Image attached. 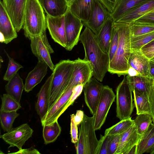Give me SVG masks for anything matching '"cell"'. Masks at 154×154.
<instances>
[{
    "label": "cell",
    "instance_id": "1",
    "mask_svg": "<svg viewBox=\"0 0 154 154\" xmlns=\"http://www.w3.org/2000/svg\"><path fill=\"white\" fill-rule=\"evenodd\" d=\"M84 49V59L88 61L93 71V76L100 82L103 81L108 71L109 64V54L99 45L96 35L85 27L79 38Z\"/></svg>",
    "mask_w": 154,
    "mask_h": 154
},
{
    "label": "cell",
    "instance_id": "2",
    "mask_svg": "<svg viewBox=\"0 0 154 154\" xmlns=\"http://www.w3.org/2000/svg\"><path fill=\"white\" fill-rule=\"evenodd\" d=\"M114 22L119 31V43L116 54L109 63L108 72L120 77L128 74V60L131 52V34L130 23Z\"/></svg>",
    "mask_w": 154,
    "mask_h": 154
},
{
    "label": "cell",
    "instance_id": "3",
    "mask_svg": "<svg viewBox=\"0 0 154 154\" xmlns=\"http://www.w3.org/2000/svg\"><path fill=\"white\" fill-rule=\"evenodd\" d=\"M23 28L29 39L46 32V16L38 0H28L25 9Z\"/></svg>",
    "mask_w": 154,
    "mask_h": 154
},
{
    "label": "cell",
    "instance_id": "4",
    "mask_svg": "<svg viewBox=\"0 0 154 154\" xmlns=\"http://www.w3.org/2000/svg\"><path fill=\"white\" fill-rule=\"evenodd\" d=\"M73 69V60L69 59L61 60L55 66L51 74L48 111L66 88L71 79Z\"/></svg>",
    "mask_w": 154,
    "mask_h": 154
},
{
    "label": "cell",
    "instance_id": "5",
    "mask_svg": "<svg viewBox=\"0 0 154 154\" xmlns=\"http://www.w3.org/2000/svg\"><path fill=\"white\" fill-rule=\"evenodd\" d=\"M94 116L84 114L79 128L78 141L75 145L77 154H98L100 140L97 138L94 125Z\"/></svg>",
    "mask_w": 154,
    "mask_h": 154
},
{
    "label": "cell",
    "instance_id": "6",
    "mask_svg": "<svg viewBox=\"0 0 154 154\" xmlns=\"http://www.w3.org/2000/svg\"><path fill=\"white\" fill-rule=\"evenodd\" d=\"M132 92L124 76L116 90V117L120 120L130 118L133 111Z\"/></svg>",
    "mask_w": 154,
    "mask_h": 154
},
{
    "label": "cell",
    "instance_id": "7",
    "mask_svg": "<svg viewBox=\"0 0 154 154\" xmlns=\"http://www.w3.org/2000/svg\"><path fill=\"white\" fill-rule=\"evenodd\" d=\"M116 98L112 89L108 85L103 86L94 116L95 130H100L105 122L108 112Z\"/></svg>",
    "mask_w": 154,
    "mask_h": 154
},
{
    "label": "cell",
    "instance_id": "8",
    "mask_svg": "<svg viewBox=\"0 0 154 154\" xmlns=\"http://www.w3.org/2000/svg\"><path fill=\"white\" fill-rule=\"evenodd\" d=\"M66 39V50L70 51L79 41L81 32L84 26L82 21L74 15L68 8L64 14Z\"/></svg>",
    "mask_w": 154,
    "mask_h": 154
},
{
    "label": "cell",
    "instance_id": "9",
    "mask_svg": "<svg viewBox=\"0 0 154 154\" xmlns=\"http://www.w3.org/2000/svg\"><path fill=\"white\" fill-rule=\"evenodd\" d=\"M73 62V73L65 90L72 89L79 85H85L93 76L92 69L88 61L84 59H82L78 58Z\"/></svg>",
    "mask_w": 154,
    "mask_h": 154
},
{
    "label": "cell",
    "instance_id": "10",
    "mask_svg": "<svg viewBox=\"0 0 154 154\" xmlns=\"http://www.w3.org/2000/svg\"><path fill=\"white\" fill-rule=\"evenodd\" d=\"M33 132L29 125L25 123L13 128L10 131L1 135L0 138L10 145L9 148L16 146L20 150L26 141L32 137Z\"/></svg>",
    "mask_w": 154,
    "mask_h": 154
},
{
    "label": "cell",
    "instance_id": "11",
    "mask_svg": "<svg viewBox=\"0 0 154 154\" xmlns=\"http://www.w3.org/2000/svg\"><path fill=\"white\" fill-rule=\"evenodd\" d=\"M28 0H3V5L17 32L23 28Z\"/></svg>",
    "mask_w": 154,
    "mask_h": 154
},
{
    "label": "cell",
    "instance_id": "12",
    "mask_svg": "<svg viewBox=\"0 0 154 154\" xmlns=\"http://www.w3.org/2000/svg\"><path fill=\"white\" fill-rule=\"evenodd\" d=\"M111 16V13L100 2L94 0L89 20L82 22L85 27H88L97 35L106 21Z\"/></svg>",
    "mask_w": 154,
    "mask_h": 154
},
{
    "label": "cell",
    "instance_id": "13",
    "mask_svg": "<svg viewBox=\"0 0 154 154\" xmlns=\"http://www.w3.org/2000/svg\"><path fill=\"white\" fill-rule=\"evenodd\" d=\"M99 82L93 76L83 88L85 103L93 115L96 112L104 86Z\"/></svg>",
    "mask_w": 154,
    "mask_h": 154
},
{
    "label": "cell",
    "instance_id": "14",
    "mask_svg": "<svg viewBox=\"0 0 154 154\" xmlns=\"http://www.w3.org/2000/svg\"><path fill=\"white\" fill-rule=\"evenodd\" d=\"M30 40L31 51L33 54L37 57L38 61L47 64L53 71L55 65L52 62L50 54L54 53V51L48 42L44 41L41 35L33 37Z\"/></svg>",
    "mask_w": 154,
    "mask_h": 154
},
{
    "label": "cell",
    "instance_id": "15",
    "mask_svg": "<svg viewBox=\"0 0 154 154\" xmlns=\"http://www.w3.org/2000/svg\"><path fill=\"white\" fill-rule=\"evenodd\" d=\"M47 29L54 41L65 48L66 45L64 15L54 17L47 14Z\"/></svg>",
    "mask_w": 154,
    "mask_h": 154
},
{
    "label": "cell",
    "instance_id": "16",
    "mask_svg": "<svg viewBox=\"0 0 154 154\" xmlns=\"http://www.w3.org/2000/svg\"><path fill=\"white\" fill-rule=\"evenodd\" d=\"M72 89L65 90L41 120L42 126L49 125L58 120L65 111V108L72 93Z\"/></svg>",
    "mask_w": 154,
    "mask_h": 154
},
{
    "label": "cell",
    "instance_id": "17",
    "mask_svg": "<svg viewBox=\"0 0 154 154\" xmlns=\"http://www.w3.org/2000/svg\"><path fill=\"white\" fill-rule=\"evenodd\" d=\"M0 42L7 44L17 37L15 29L2 1L0 2Z\"/></svg>",
    "mask_w": 154,
    "mask_h": 154
},
{
    "label": "cell",
    "instance_id": "18",
    "mask_svg": "<svg viewBox=\"0 0 154 154\" xmlns=\"http://www.w3.org/2000/svg\"><path fill=\"white\" fill-rule=\"evenodd\" d=\"M140 139L134 124L121 134L119 145L115 154H128L131 149L137 145Z\"/></svg>",
    "mask_w": 154,
    "mask_h": 154
},
{
    "label": "cell",
    "instance_id": "19",
    "mask_svg": "<svg viewBox=\"0 0 154 154\" xmlns=\"http://www.w3.org/2000/svg\"><path fill=\"white\" fill-rule=\"evenodd\" d=\"M149 59L144 55L140 50L131 51L128 60L129 67L135 70L139 74L148 76Z\"/></svg>",
    "mask_w": 154,
    "mask_h": 154
},
{
    "label": "cell",
    "instance_id": "20",
    "mask_svg": "<svg viewBox=\"0 0 154 154\" xmlns=\"http://www.w3.org/2000/svg\"><path fill=\"white\" fill-rule=\"evenodd\" d=\"M48 65L38 61L34 68L28 74L24 85V90L27 92L32 91L34 88L40 83L46 75Z\"/></svg>",
    "mask_w": 154,
    "mask_h": 154
},
{
    "label": "cell",
    "instance_id": "21",
    "mask_svg": "<svg viewBox=\"0 0 154 154\" xmlns=\"http://www.w3.org/2000/svg\"><path fill=\"white\" fill-rule=\"evenodd\" d=\"M154 9V0H149L131 8L117 21L130 23Z\"/></svg>",
    "mask_w": 154,
    "mask_h": 154
},
{
    "label": "cell",
    "instance_id": "22",
    "mask_svg": "<svg viewBox=\"0 0 154 154\" xmlns=\"http://www.w3.org/2000/svg\"><path fill=\"white\" fill-rule=\"evenodd\" d=\"M93 2L94 0H73L68 8L82 21L86 22L89 19Z\"/></svg>",
    "mask_w": 154,
    "mask_h": 154
},
{
    "label": "cell",
    "instance_id": "23",
    "mask_svg": "<svg viewBox=\"0 0 154 154\" xmlns=\"http://www.w3.org/2000/svg\"><path fill=\"white\" fill-rule=\"evenodd\" d=\"M52 78L51 75L42 86L37 95L35 109L41 120L45 117L48 111L49 89Z\"/></svg>",
    "mask_w": 154,
    "mask_h": 154
},
{
    "label": "cell",
    "instance_id": "24",
    "mask_svg": "<svg viewBox=\"0 0 154 154\" xmlns=\"http://www.w3.org/2000/svg\"><path fill=\"white\" fill-rule=\"evenodd\" d=\"M114 22L111 16L105 22L99 32L96 35L98 44L102 50L108 54Z\"/></svg>",
    "mask_w": 154,
    "mask_h": 154
},
{
    "label": "cell",
    "instance_id": "25",
    "mask_svg": "<svg viewBox=\"0 0 154 154\" xmlns=\"http://www.w3.org/2000/svg\"><path fill=\"white\" fill-rule=\"evenodd\" d=\"M47 14L56 17L64 15L68 8L65 0H38Z\"/></svg>",
    "mask_w": 154,
    "mask_h": 154
},
{
    "label": "cell",
    "instance_id": "26",
    "mask_svg": "<svg viewBox=\"0 0 154 154\" xmlns=\"http://www.w3.org/2000/svg\"><path fill=\"white\" fill-rule=\"evenodd\" d=\"M126 78L132 92L135 91L148 94L150 88L153 85V79L148 76L140 75L130 76L127 75Z\"/></svg>",
    "mask_w": 154,
    "mask_h": 154
},
{
    "label": "cell",
    "instance_id": "27",
    "mask_svg": "<svg viewBox=\"0 0 154 154\" xmlns=\"http://www.w3.org/2000/svg\"><path fill=\"white\" fill-rule=\"evenodd\" d=\"M154 150V124L152 123L136 146V154L150 153Z\"/></svg>",
    "mask_w": 154,
    "mask_h": 154
},
{
    "label": "cell",
    "instance_id": "28",
    "mask_svg": "<svg viewBox=\"0 0 154 154\" xmlns=\"http://www.w3.org/2000/svg\"><path fill=\"white\" fill-rule=\"evenodd\" d=\"M7 94L20 102L24 85L19 73H17L8 81L5 87Z\"/></svg>",
    "mask_w": 154,
    "mask_h": 154
},
{
    "label": "cell",
    "instance_id": "29",
    "mask_svg": "<svg viewBox=\"0 0 154 154\" xmlns=\"http://www.w3.org/2000/svg\"><path fill=\"white\" fill-rule=\"evenodd\" d=\"M149 0H118L111 14L114 21L118 20L128 11L141 3Z\"/></svg>",
    "mask_w": 154,
    "mask_h": 154
},
{
    "label": "cell",
    "instance_id": "30",
    "mask_svg": "<svg viewBox=\"0 0 154 154\" xmlns=\"http://www.w3.org/2000/svg\"><path fill=\"white\" fill-rule=\"evenodd\" d=\"M133 92L134 104L137 110V114H148L151 116L147 94L145 92L135 91H133Z\"/></svg>",
    "mask_w": 154,
    "mask_h": 154
},
{
    "label": "cell",
    "instance_id": "31",
    "mask_svg": "<svg viewBox=\"0 0 154 154\" xmlns=\"http://www.w3.org/2000/svg\"><path fill=\"white\" fill-rule=\"evenodd\" d=\"M57 120L43 126V136L46 145L54 142L61 133V128Z\"/></svg>",
    "mask_w": 154,
    "mask_h": 154
},
{
    "label": "cell",
    "instance_id": "32",
    "mask_svg": "<svg viewBox=\"0 0 154 154\" xmlns=\"http://www.w3.org/2000/svg\"><path fill=\"white\" fill-rule=\"evenodd\" d=\"M133 121L137 133L140 139L152 123V116L148 114H140Z\"/></svg>",
    "mask_w": 154,
    "mask_h": 154
},
{
    "label": "cell",
    "instance_id": "33",
    "mask_svg": "<svg viewBox=\"0 0 154 154\" xmlns=\"http://www.w3.org/2000/svg\"><path fill=\"white\" fill-rule=\"evenodd\" d=\"M134 124V121L131 117L121 120L116 124L106 129L105 131L104 135L112 136L122 134Z\"/></svg>",
    "mask_w": 154,
    "mask_h": 154
},
{
    "label": "cell",
    "instance_id": "34",
    "mask_svg": "<svg viewBox=\"0 0 154 154\" xmlns=\"http://www.w3.org/2000/svg\"><path fill=\"white\" fill-rule=\"evenodd\" d=\"M154 40V31L135 36L131 37V51L140 50L144 46Z\"/></svg>",
    "mask_w": 154,
    "mask_h": 154
},
{
    "label": "cell",
    "instance_id": "35",
    "mask_svg": "<svg viewBox=\"0 0 154 154\" xmlns=\"http://www.w3.org/2000/svg\"><path fill=\"white\" fill-rule=\"evenodd\" d=\"M131 37H135L154 31V25L134 21L130 23Z\"/></svg>",
    "mask_w": 154,
    "mask_h": 154
},
{
    "label": "cell",
    "instance_id": "36",
    "mask_svg": "<svg viewBox=\"0 0 154 154\" xmlns=\"http://www.w3.org/2000/svg\"><path fill=\"white\" fill-rule=\"evenodd\" d=\"M19 115L17 111L10 112L0 111V119L1 127L4 131L8 132L12 128L13 123Z\"/></svg>",
    "mask_w": 154,
    "mask_h": 154
},
{
    "label": "cell",
    "instance_id": "37",
    "mask_svg": "<svg viewBox=\"0 0 154 154\" xmlns=\"http://www.w3.org/2000/svg\"><path fill=\"white\" fill-rule=\"evenodd\" d=\"M2 100L1 111L10 112L17 111L21 107L20 102L8 94H3L2 97Z\"/></svg>",
    "mask_w": 154,
    "mask_h": 154
},
{
    "label": "cell",
    "instance_id": "38",
    "mask_svg": "<svg viewBox=\"0 0 154 154\" xmlns=\"http://www.w3.org/2000/svg\"><path fill=\"white\" fill-rule=\"evenodd\" d=\"M4 51L8 57L9 61L8 67L3 79L5 81H8L17 73L20 68H23V66L11 57L5 50Z\"/></svg>",
    "mask_w": 154,
    "mask_h": 154
},
{
    "label": "cell",
    "instance_id": "39",
    "mask_svg": "<svg viewBox=\"0 0 154 154\" xmlns=\"http://www.w3.org/2000/svg\"><path fill=\"white\" fill-rule=\"evenodd\" d=\"M119 40V33L117 26L114 22L112 36L108 53L110 62L113 58L117 51Z\"/></svg>",
    "mask_w": 154,
    "mask_h": 154
},
{
    "label": "cell",
    "instance_id": "40",
    "mask_svg": "<svg viewBox=\"0 0 154 154\" xmlns=\"http://www.w3.org/2000/svg\"><path fill=\"white\" fill-rule=\"evenodd\" d=\"M121 134L110 136L107 147V154H115L118 149Z\"/></svg>",
    "mask_w": 154,
    "mask_h": 154
},
{
    "label": "cell",
    "instance_id": "41",
    "mask_svg": "<svg viewBox=\"0 0 154 154\" xmlns=\"http://www.w3.org/2000/svg\"><path fill=\"white\" fill-rule=\"evenodd\" d=\"M140 50L149 59H154V40L143 46Z\"/></svg>",
    "mask_w": 154,
    "mask_h": 154
},
{
    "label": "cell",
    "instance_id": "42",
    "mask_svg": "<svg viewBox=\"0 0 154 154\" xmlns=\"http://www.w3.org/2000/svg\"><path fill=\"white\" fill-rule=\"evenodd\" d=\"M74 114L70 115V134L71 138V142L75 144L78 140V128L77 125L75 123L73 120Z\"/></svg>",
    "mask_w": 154,
    "mask_h": 154
},
{
    "label": "cell",
    "instance_id": "43",
    "mask_svg": "<svg viewBox=\"0 0 154 154\" xmlns=\"http://www.w3.org/2000/svg\"><path fill=\"white\" fill-rule=\"evenodd\" d=\"M83 85H79L73 88L72 94L65 108L66 110L73 103L76 99L81 94L83 90Z\"/></svg>",
    "mask_w": 154,
    "mask_h": 154
},
{
    "label": "cell",
    "instance_id": "44",
    "mask_svg": "<svg viewBox=\"0 0 154 154\" xmlns=\"http://www.w3.org/2000/svg\"><path fill=\"white\" fill-rule=\"evenodd\" d=\"M110 137L109 135H100L98 154H107V147Z\"/></svg>",
    "mask_w": 154,
    "mask_h": 154
},
{
    "label": "cell",
    "instance_id": "45",
    "mask_svg": "<svg viewBox=\"0 0 154 154\" xmlns=\"http://www.w3.org/2000/svg\"><path fill=\"white\" fill-rule=\"evenodd\" d=\"M134 21L154 25V12H149Z\"/></svg>",
    "mask_w": 154,
    "mask_h": 154
},
{
    "label": "cell",
    "instance_id": "46",
    "mask_svg": "<svg viewBox=\"0 0 154 154\" xmlns=\"http://www.w3.org/2000/svg\"><path fill=\"white\" fill-rule=\"evenodd\" d=\"M107 10L112 13L113 11L118 0H98Z\"/></svg>",
    "mask_w": 154,
    "mask_h": 154
},
{
    "label": "cell",
    "instance_id": "47",
    "mask_svg": "<svg viewBox=\"0 0 154 154\" xmlns=\"http://www.w3.org/2000/svg\"><path fill=\"white\" fill-rule=\"evenodd\" d=\"M147 95L150 104L152 122L154 124V88L153 85L150 88Z\"/></svg>",
    "mask_w": 154,
    "mask_h": 154
},
{
    "label": "cell",
    "instance_id": "48",
    "mask_svg": "<svg viewBox=\"0 0 154 154\" xmlns=\"http://www.w3.org/2000/svg\"><path fill=\"white\" fill-rule=\"evenodd\" d=\"M11 154H40L41 153L37 149L32 147L26 149H21Z\"/></svg>",
    "mask_w": 154,
    "mask_h": 154
},
{
    "label": "cell",
    "instance_id": "49",
    "mask_svg": "<svg viewBox=\"0 0 154 154\" xmlns=\"http://www.w3.org/2000/svg\"><path fill=\"white\" fill-rule=\"evenodd\" d=\"M84 112L81 110H77L75 115L73 117L75 123L77 125H79L82 122L84 117Z\"/></svg>",
    "mask_w": 154,
    "mask_h": 154
},
{
    "label": "cell",
    "instance_id": "50",
    "mask_svg": "<svg viewBox=\"0 0 154 154\" xmlns=\"http://www.w3.org/2000/svg\"><path fill=\"white\" fill-rule=\"evenodd\" d=\"M149 72L148 77L152 78H154V59H149Z\"/></svg>",
    "mask_w": 154,
    "mask_h": 154
},
{
    "label": "cell",
    "instance_id": "51",
    "mask_svg": "<svg viewBox=\"0 0 154 154\" xmlns=\"http://www.w3.org/2000/svg\"><path fill=\"white\" fill-rule=\"evenodd\" d=\"M67 2L68 6L72 1L73 0H65Z\"/></svg>",
    "mask_w": 154,
    "mask_h": 154
},
{
    "label": "cell",
    "instance_id": "52",
    "mask_svg": "<svg viewBox=\"0 0 154 154\" xmlns=\"http://www.w3.org/2000/svg\"><path fill=\"white\" fill-rule=\"evenodd\" d=\"M150 154H154V150L150 153Z\"/></svg>",
    "mask_w": 154,
    "mask_h": 154
},
{
    "label": "cell",
    "instance_id": "53",
    "mask_svg": "<svg viewBox=\"0 0 154 154\" xmlns=\"http://www.w3.org/2000/svg\"><path fill=\"white\" fill-rule=\"evenodd\" d=\"M153 87L154 88V78L153 79Z\"/></svg>",
    "mask_w": 154,
    "mask_h": 154
},
{
    "label": "cell",
    "instance_id": "54",
    "mask_svg": "<svg viewBox=\"0 0 154 154\" xmlns=\"http://www.w3.org/2000/svg\"><path fill=\"white\" fill-rule=\"evenodd\" d=\"M154 12V9L153 10H152L151 11H150V12Z\"/></svg>",
    "mask_w": 154,
    "mask_h": 154
}]
</instances>
